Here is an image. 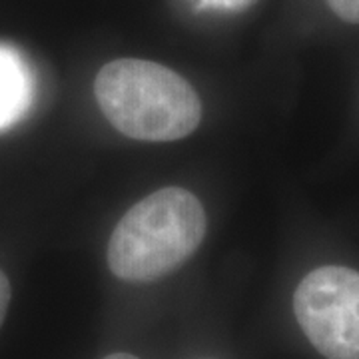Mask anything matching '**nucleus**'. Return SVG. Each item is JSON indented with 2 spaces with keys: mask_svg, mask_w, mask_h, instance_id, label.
Returning <instances> with one entry per match:
<instances>
[{
  "mask_svg": "<svg viewBox=\"0 0 359 359\" xmlns=\"http://www.w3.org/2000/svg\"><path fill=\"white\" fill-rule=\"evenodd\" d=\"M34 98V76L22 54L0 44V130L11 128L28 112Z\"/></svg>",
  "mask_w": 359,
  "mask_h": 359,
  "instance_id": "obj_4",
  "label": "nucleus"
},
{
  "mask_svg": "<svg viewBox=\"0 0 359 359\" xmlns=\"http://www.w3.org/2000/svg\"><path fill=\"white\" fill-rule=\"evenodd\" d=\"M330 8L346 22H359V0H327Z\"/></svg>",
  "mask_w": 359,
  "mask_h": 359,
  "instance_id": "obj_6",
  "label": "nucleus"
},
{
  "mask_svg": "<svg viewBox=\"0 0 359 359\" xmlns=\"http://www.w3.org/2000/svg\"><path fill=\"white\" fill-rule=\"evenodd\" d=\"M205 212L192 192L170 186L132 205L108 244V266L124 282H154L196 254Z\"/></svg>",
  "mask_w": 359,
  "mask_h": 359,
  "instance_id": "obj_2",
  "label": "nucleus"
},
{
  "mask_svg": "<svg viewBox=\"0 0 359 359\" xmlns=\"http://www.w3.org/2000/svg\"><path fill=\"white\" fill-rule=\"evenodd\" d=\"M11 282L8 278L4 276V271L0 269V327L4 323V318H6V311H8V304H11Z\"/></svg>",
  "mask_w": 359,
  "mask_h": 359,
  "instance_id": "obj_7",
  "label": "nucleus"
},
{
  "mask_svg": "<svg viewBox=\"0 0 359 359\" xmlns=\"http://www.w3.org/2000/svg\"><path fill=\"white\" fill-rule=\"evenodd\" d=\"M94 94L108 122L134 140H180L202 120V102L192 84L150 60L108 62L94 80Z\"/></svg>",
  "mask_w": 359,
  "mask_h": 359,
  "instance_id": "obj_1",
  "label": "nucleus"
},
{
  "mask_svg": "<svg viewBox=\"0 0 359 359\" xmlns=\"http://www.w3.org/2000/svg\"><path fill=\"white\" fill-rule=\"evenodd\" d=\"M104 359H138L136 355H130V353H112V355H108V358Z\"/></svg>",
  "mask_w": 359,
  "mask_h": 359,
  "instance_id": "obj_8",
  "label": "nucleus"
},
{
  "mask_svg": "<svg viewBox=\"0 0 359 359\" xmlns=\"http://www.w3.org/2000/svg\"><path fill=\"white\" fill-rule=\"evenodd\" d=\"M254 0H194V4L202 11H222V13H238L250 6Z\"/></svg>",
  "mask_w": 359,
  "mask_h": 359,
  "instance_id": "obj_5",
  "label": "nucleus"
},
{
  "mask_svg": "<svg viewBox=\"0 0 359 359\" xmlns=\"http://www.w3.org/2000/svg\"><path fill=\"white\" fill-rule=\"evenodd\" d=\"M294 311L304 334L327 359H359V271L323 266L297 285Z\"/></svg>",
  "mask_w": 359,
  "mask_h": 359,
  "instance_id": "obj_3",
  "label": "nucleus"
}]
</instances>
